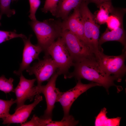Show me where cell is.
Instances as JSON below:
<instances>
[{"instance_id": "cell-12", "label": "cell", "mask_w": 126, "mask_h": 126, "mask_svg": "<svg viewBox=\"0 0 126 126\" xmlns=\"http://www.w3.org/2000/svg\"><path fill=\"white\" fill-rule=\"evenodd\" d=\"M78 7L66 18L62 21V26L63 30L69 31L87 45L84 36L83 21Z\"/></svg>"}, {"instance_id": "cell-15", "label": "cell", "mask_w": 126, "mask_h": 126, "mask_svg": "<svg viewBox=\"0 0 126 126\" xmlns=\"http://www.w3.org/2000/svg\"><path fill=\"white\" fill-rule=\"evenodd\" d=\"M82 0H59L54 16L62 21L69 15L71 11L77 7Z\"/></svg>"}, {"instance_id": "cell-8", "label": "cell", "mask_w": 126, "mask_h": 126, "mask_svg": "<svg viewBox=\"0 0 126 126\" xmlns=\"http://www.w3.org/2000/svg\"><path fill=\"white\" fill-rule=\"evenodd\" d=\"M59 75L56 72L48 80L46 85H37L39 94H43L46 102V109L44 114L40 117L42 119H52V111L60 92L56 87V82Z\"/></svg>"}, {"instance_id": "cell-22", "label": "cell", "mask_w": 126, "mask_h": 126, "mask_svg": "<svg viewBox=\"0 0 126 126\" xmlns=\"http://www.w3.org/2000/svg\"><path fill=\"white\" fill-rule=\"evenodd\" d=\"M21 38L22 39L26 38V36L22 34H18L16 31H8L0 30V44L6 41L16 38Z\"/></svg>"}, {"instance_id": "cell-11", "label": "cell", "mask_w": 126, "mask_h": 126, "mask_svg": "<svg viewBox=\"0 0 126 126\" xmlns=\"http://www.w3.org/2000/svg\"><path fill=\"white\" fill-rule=\"evenodd\" d=\"M32 36V35H31L28 38L22 39L24 47L22 61L19 70L14 72V73L17 75L20 76L24 71L30 66V64L34 60H39V55L43 51L40 46L37 44L34 45L31 43L30 39Z\"/></svg>"}, {"instance_id": "cell-3", "label": "cell", "mask_w": 126, "mask_h": 126, "mask_svg": "<svg viewBox=\"0 0 126 126\" xmlns=\"http://www.w3.org/2000/svg\"><path fill=\"white\" fill-rule=\"evenodd\" d=\"M88 3L86 0H82L78 7L83 21L87 44L95 55L103 49L98 44L99 25L88 7Z\"/></svg>"}, {"instance_id": "cell-28", "label": "cell", "mask_w": 126, "mask_h": 126, "mask_svg": "<svg viewBox=\"0 0 126 126\" xmlns=\"http://www.w3.org/2000/svg\"><path fill=\"white\" fill-rule=\"evenodd\" d=\"M1 18L0 17V20H1ZM1 23L0 22V26H1Z\"/></svg>"}, {"instance_id": "cell-1", "label": "cell", "mask_w": 126, "mask_h": 126, "mask_svg": "<svg viewBox=\"0 0 126 126\" xmlns=\"http://www.w3.org/2000/svg\"><path fill=\"white\" fill-rule=\"evenodd\" d=\"M74 71L69 73L65 79L75 78L78 80L84 79L97 83L103 87L108 93L111 86L116 85L114 83L117 81L114 76H109L101 70L95 57L86 59L74 63Z\"/></svg>"}, {"instance_id": "cell-7", "label": "cell", "mask_w": 126, "mask_h": 126, "mask_svg": "<svg viewBox=\"0 0 126 126\" xmlns=\"http://www.w3.org/2000/svg\"><path fill=\"white\" fill-rule=\"evenodd\" d=\"M81 80H78L76 85L73 88L65 92H60L57 102L60 103L63 108L64 116L62 119L67 118L69 116L72 105L79 96L92 87L100 86L98 84L93 82L84 84Z\"/></svg>"}, {"instance_id": "cell-6", "label": "cell", "mask_w": 126, "mask_h": 126, "mask_svg": "<svg viewBox=\"0 0 126 126\" xmlns=\"http://www.w3.org/2000/svg\"><path fill=\"white\" fill-rule=\"evenodd\" d=\"M61 37L64 41L74 63L95 57L89 47L69 31L63 30Z\"/></svg>"}, {"instance_id": "cell-17", "label": "cell", "mask_w": 126, "mask_h": 126, "mask_svg": "<svg viewBox=\"0 0 126 126\" xmlns=\"http://www.w3.org/2000/svg\"><path fill=\"white\" fill-rule=\"evenodd\" d=\"M99 10L96 15H94L97 23L99 24L106 23L110 14L114 10L111 1L103 3L98 5Z\"/></svg>"}, {"instance_id": "cell-21", "label": "cell", "mask_w": 126, "mask_h": 126, "mask_svg": "<svg viewBox=\"0 0 126 126\" xmlns=\"http://www.w3.org/2000/svg\"><path fill=\"white\" fill-rule=\"evenodd\" d=\"M14 80L12 78L7 79L4 75H2L0 77V90L6 93L14 92L13 84Z\"/></svg>"}, {"instance_id": "cell-5", "label": "cell", "mask_w": 126, "mask_h": 126, "mask_svg": "<svg viewBox=\"0 0 126 126\" xmlns=\"http://www.w3.org/2000/svg\"><path fill=\"white\" fill-rule=\"evenodd\" d=\"M126 49H123L122 54L118 56H109L105 54L103 50L95 56L103 71L109 76H113L118 82L121 81L126 72L125 64L126 58Z\"/></svg>"}, {"instance_id": "cell-14", "label": "cell", "mask_w": 126, "mask_h": 126, "mask_svg": "<svg viewBox=\"0 0 126 126\" xmlns=\"http://www.w3.org/2000/svg\"><path fill=\"white\" fill-rule=\"evenodd\" d=\"M111 41H117L120 42L126 49V36L123 26L109 31L108 28L103 33L98 40L99 46L106 42Z\"/></svg>"}, {"instance_id": "cell-18", "label": "cell", "mask_w": 126, "mask_h": 126, "mask_svg": "<svg viewBox=\"0 0 126 126\" xmlns=\"http://www.w3.org/2000/svg\"><path fill=\"white\" fill-rule=\"evenodd\" d=\"M106 108H104L101 111L95 118V126H119L121 118L117 117L109 118L107 117Z\"/></svg>"}, {"instance_id": "cell-26", "label": "cell", "mask_w": 126, "mask_h": 126, "mask_svg": "<svg viewBox=\"0 0 126 126\" xmlns=\"http://www.w3.org/2000/svg\"><path fill=\"white\" fill-rule=\"evenodd\" d=\"M37 116L34 115L32 119L29 121L21 124V126H39L38 121L37 119Z\"/></svg>"}, {"instance_id": "cell-20", "label": "cell", "mask_w": 126, "mask_h": 126, "mask_svg": "<svg viewBox=\"0 0 126 126\" xmlns=\"http://www.w3.org/2000/svg\"><path fill=\"white\" fill-rule=\"evenodd\" d=\"M16 99L11 98L10 100H4L0 99V118L2 119L9 116L11 106L16 103Z\"/></svg>"}, {"instance_id": "cell-19", "label": "cell", "mask_w": 126, "mask_h": 126, "mask_svg": "<svg viewBox=\"0 0 126 126\" xmlns=\"http://www.w3.org/2000/svg\"><path fill=\"white\" fill-rule=\"evenodd\" d=\"M40 122L41 126H73L77 125L79 121L76 120L72 115H70L67 118L62 119L59 121H53L52 119L41 118Z\"/></svg>"}, {"instance_id": "cell-4", "label": "cell", "mask_w": 126, "mask_h": 126, "mask_svg": "<svg viewBox=\"0 0 126 126\" xmlns=\"http://www.w3.org/2000/svg\"><path fill=\"white\" fill-rule=\"evenodd\" d=\"M45 54L51 56L57 66L56 72L59 75H63L65 78L74 62L61 37L58 38L49 47Z\"/></svg>"}, {"instance_id": "cell-10", "label": "cell", "mask_w": 126, "mask_h": 126, "mask_svg": "<svg viewBox=\"0 0 126 126\" xmlns=\"http://www.w3.org/2000/svg\"><path fill=\"white\" fill-rule=\"evenodd\" d=\"M19 76V82L14 90L16 98L17 106L15 109L24 105L27 100L32 101L36 95L39 94L38 86L34 85L36 78L27 79L22 73Z\"/></svg>"}, {"instance_id": "cell-9", "label": "cell", "mask_w": 126, "mask_h": 126, "mask_svg": "<svg viewBox=\"0 0 126 126\" xmlns=\"http://www.w3.org/2000/svg\"><path fill=\"white\" fill-rule=\"evenodd\" d=\"M57 70V66L52 58L47 56L43 60H39L26 70L29 75L35 76L37 85L39 86L44 82L48 80Z\"/></svg>"}, {"instance_id": "cell-25", "label": "cell", "mask_w": 126, "mask_h": 126, "mask_svg": "<svg viewBox=\"0 0 126 126\" xmlns=\"http://www.w3.org/2000/svg\"><path fill=\"white\" fill-rule=\"evenodd\" d=\"M30 5V13L29 17L31 20L36 19L35 14L41 4L40 0H29Z\"/></svg>"}, {"instance_id": "cell-16", "label": "cell", "mask_w": 126, "mask_h": 126, "mask_svg": "<svg viewBox=\"0 0 126 126\" xmlns=\"http://www.w3.org/2000/svg\"><path fill=\"white\" fill-rule=\"evenodd\" d=\"M125 11V9L114 8L106 22L108 29L112 30L123 26V18Z\"/></svg>"}, {"instance_id": "cell-2", "label": "cell", "mask_w": 126, "mask_h": 126, "mask_svg": "<svg viewBox=\"0 0 126 126\" xmlns=\"http://www.w3.org/2000/svg\"><path fill=\"white\" fill-rule=\"evenodd\" d=\"M61 20L49 18L40 21L37 20L29 22L37 40V45L45 53L49 47L61 37L63 30Z\"/></svg>"}, {"instance_id": "cell-27", "label": "cell", "mask_w": 126, "mask_h": 126, "mask_svg": "<svg viewBox=\"0 0 126 126\" xmlns=\"http://www.w3.org/2000/svg\"><path fill=\"white\" fill-rule=\"evenodd\" d=\"M89 3L91 2L96 4L97 5L105 2L111 1V0H86Z\"/></svg>"}, {"instance_id": "cell-23", "label": "cell", "mask_w": 126, "mask_h": 126, "mask_svg": "<svg viewBox=\"0 0 126 126\" xmlns=\"http://www.w3.org/2000/svg\"><path fill=\"white\" fill-rule=\"evenodd\" d=\"M12 0H0V17L6 14L8 17H10L15 13V11L14 9H11L10 5Z\"/></svg>"}, {"instance_id": "cell-13", "label": "cell", "mask_w": 126, "mask_h": 126, "mask_svg": "<svg viewBox=\"0 0 126 126\" xmlns=\"http://www.w3.org/2000/svg\"><path fill=\"white\" fill-rule=\"evenodd\" d=\"M42 100V96L39 94L36 95L33 103L28 105H23L15 109V111L13 114H10L3 118V124L17 123L21 124L25 122L34 108Z\"/></svg>"}, {"instance_id": "cell-29", "label": "cell", "mask_w": 126, "mask_h": 126, "mask_svg": "<svg viewBox=\"0 0 126 126\" xmlns=\"http://www.w3.org/2000/svg\"><path fill=\"white\" fill-rule=\"evenodd\" d=\"M12 0V1H15V0Z\"/></svg>"}, {"instance_id": "cell-24", "label": "cell", "mask_w": 126, "mask_h": 126, "mask_svg": "<svg viewBox=\"0 0 126 126\" xmlns=\"http://www.w3.org/2000/svg\"><path fill=\"white\" fill-rule=\"evenodd\" d=\"M59 0H46L41 11L45 13L49 12L54 16Z\"/></svg>"}]
</instances>
